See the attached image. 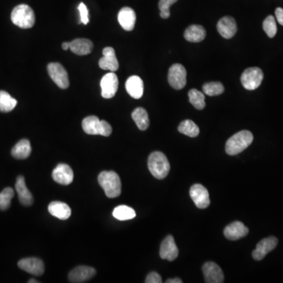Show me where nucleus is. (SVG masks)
Returning a JSON list of instances; mask_svg holds the SVG:
<instances>
[{
  "label": "nucleus",
  "instance_id": "14",
  "mask_svg": "<svg viewBox=\"0 0 283 283\" xmlns=\"http://www.w3.org/2000/svg\"><path fill=\"white\" fill-rule=\"evenodd\" d=\"M102 58L99 61V65L102 69L109 70L112 72L117 71L119 68V62L115 50L113 47H105L102 50Z\"/></svg>",
  "mask_w": 283,
  "mask_h": 283
},
{
  "label": "nucleus",
  "instance_id": "22",
  "mask_svg": "<svg viewBox=\"0 0 283 283\" xmlns=\"http://www.w3.org/2000/svg\"><path fill=\"white\" fill-rule=\"evenodd\" d=\"M17 193L19 197V201L25 206H30L33 203V194H31L29 189L25 184V178L22 176L17 178L16 184H15Z\"/></svg>",
  "mask_w": 283,
  "mask_h": 283
},
{
  "label": "nucleus",
  "instance_id": "21",
  "mask_svg": "<svg viewBox=\"0 0 283 283\" xmlns=\"http://www.w3.org/2000/svg\"><path fill=\"white\" fill-rule=\"evenodd\" d=\"M126 90L133 99H139L144 95V81L138 76H131L126 81Z\"/></svg>",
  "mask_w": 283,
  "mask_h": 283
},
{
  "label": "nucleus",
  "instance_id": "30",
  "mask_svg": "<svg viewBox=\"0 0 283 283\" xmlns=\"http://www.w3.org/2000/svg\"><path fill=\"white\" fill-rule=\"evenodd\" d=\"M113 216L119 221H124L134 219L136 214L131 207L127 205H119L113 210Z\"/></svg>",
  "mask_w": 283,
  "mask_h": 283
},
{
  "label": "nucleus",
  "instance_id": "13",
  "mask_svg": "<svg viewBox=\"0 0 283 283\" xmlns=\"http://www.w3.org/2000/svg\"><path fill=\"white\" fill-rule=\"evenodd\" d=\"M18 265L19 268L33 275L40 276L44 272V263L36 257L22 259L18 262Z\"/></svg>",
  "mask_w": 283,
  "mask_h": 283
},
{
  "label": "nucleus",
  "instance_id": "40",
  "mask_svg": "<svg viewBox=\"0 0 283 283\" xmlns=\"http://www.w3.org/2000/svg\"><path fill=\"white\" fill-rule=\"evenodd\" d=\"M61 47H62L64 50H68V49H69V43H68V42L63 43L62 44H61Z\"/></svg>",
  "mask_w": 283,
  "mask_h": 283
},
{
  "label": "nucleus",
  "instance_id": "15",
  "mask_svg": "<svg viewBox=\"0 0 283 283\" xmlns=\"http://www.w3.org/2000/svg\"><path fill=\"white\" fill-rule=\"evenodd\" d=\"M179 255V249L176 246L175 239L172 235H169L162 242L160 249V256L163 260L173 261L176 260Z\"/></svg>",
  "mask_w": 283,
  "mask_h": 283
},
{
  "label": "nucleus",
  "instance_id": "12",
  "mask_svg": "<svg viewBox=\"0 0 283 283\" xmlns=\"http://www.w3.org/2000/svg\"><path fill=\"white\" fill-rule=\"evenodd\" d=\"M204 281L207 283H222L224 274L222 269L214 262H207L202 267Z\"/></svg>",
  "mask_w": 283,
  "mask_h": 283
},
{
  "label": "nucleus",
  "instance_id": "37",
  "mask_svg": "<svg viewBox=\"0 0 283 283\" xmlns=\"http://www.w3.org/2000/svg\"><path fill=\"white\" fill-rule=\"evenodd\" d=\"M146 283H161L162 282V278L159 274L157 272H151L147 275L146 278Z\"/></svg>",
  "mask_w": 283,
  "mask_h": 283
},
{
  "label": "nucleus",
  "instance_id": "38",
  "mask_svg": "<svg viewBox=\"0 0 283 283\" xmlns=\"http://www.w3.org/2000/svg\"><path fill=\"white\" fill-rule=\"evenodd\" d=\"M276 19L278 21V23L281 25H283V9L281 8H278L275 10Z\"/></svg>",
  "mask_w": 283,
  "mask_h": 283
},
{
  "label": "nucleus",
  "instance_id": "6",
  "mask_svg": "<svg viewBox=\"0 0 283 283\" xmlns=\"http://www.w3.org/2000/svg\"><path fill=\"white\" fill-rule=\"evenodd\" d=\"M263 79V71L258 67H252L244 71L241 77V82L246 90L253 91L260 86Z\"/></svg>",
  "mask_w": 283,
  "mask_h": 283
},
{
  "label": "nucleus",
  "instance_id": "36",
  "mask_svg": "<svg viewBox=\"0 0 283 283\" xmlns=\"http://www.w3.org/2000/svg\"><path fill=\"white\" fill-rule=\"evenodd\" d=\"M79 10L80 15H81V22H82L84 25H88L89 23V13H88V9L85 4H80L78 7Z\"/></svg>",
  "mask_w": 283,
  "mask_h": 283
},
{
  "label": "nucleus",
  "instance_id": "17",
  "mask_svg": "<svg viewBox=\"0 0 283 283\" xmlns=\"http://www.w3.org/2000/svg\"><path fill=\"white\" fill-rule=\"evenodd\" d=\"M96 271L93 267L88 266H79L75 267L68 274V280L71 282L81 283L88 281L93 278Z\"/></svg>",
  "mask_w": 283,
  "mask_h": 283
},
{
  "label": "nucleus",
  "instance_id": "2",
  "mask_svg": "<svg viewBox=\"0 0 283 283\" xmlns=\"http://www.w3.org/2000/svg\"><path fill=\"white\" fill-rule=\"evenodd\" d=\"M98 180L109 198H115L121 194V182L116 172L113 171L101 172Z\"/></svg>",
  "mask_w": 283,
  "mask_h": 283
},
{
  "label": "nucleus",
  "instance_id": "34",
  "mask_svg": "<svg viewBox=\"0 0 283 283\" xmlns=\"http://www.w3.org/2000/svg\"><path fill=\"white\" fill-rule=\"evenodd\" d=\"M263 29L268 37H274L277 33V25H276L275 19L272 15L267 17L265 20L263 21Z\"/></svg>",
  "mask_w": 283,
  "mask_h": 283
},
{
  "label": "nucleus",
  "instance_id": "1",
  "mask_svg": "<svg viewBox=\"0 0 283 283\" xmlns=\"http://www.w3.org/2000/svg\"><path fill=\"white\" fill-rule=\"evenodd\" d=\"M253 141V134L247 130L239 131L234 134L227 141V154L231 156L237 155L245 151L252 144Z\"/></svg>",
  "mask_w": 283,
  "mask_h": 283
},
{
  "label": "nucleus",
  "instance_id": "32",
  "mask_svg": "<svg viewBox=\"0 0 283 283\" xmlns=\"http://www.w3.org/2000/svg\"><path fill=\"white\" fill-rule=\"evenodd\" d=\"M203 92L208 96H217L224 93V87L221 82H210L204 85Z\"/></svg>",
  "mask_w": 283,
  "mask_h": 283
},
{
  "label": "nucleus",
  "instance_id": "7",
  "mask_svg": "<svg viewBox=\"0 0 283 283\" xmlns=\"http://www.w3.org/2000/svg\"><path fill=\"white\" fill-rule=\"evenodd\" d=\"M47 72L52 81L61 89H66L69 87L68 74L59 63H50L47 65Z\"/></svg>",
  "mask_w": 283,
  "mask_h": 283
},
{
  "label": "nucleus",
  "instance_id": "29",
  "mask_svg": "<svg viewBox=\"0 0 283 283\" xmlns=\"http://www.w3.org/2000/svg\"><path fill=\"white\" fill-rule=\"evenodd\" d=\"M178 130L182 134L187 136L194 138L197 137L200 132L198 126L190 120H185L182 121L178 127Z\"/></svg>",
  "mask_w": 283,
  "mask_h": 283
},
{
  "label": "nucleus",
  "instance_id": "24",
  "mask_svg": "<svg viewBox=\"0 0 283 283\" xmlns=\"http://www.w3.org/2000/svg\"><path fill=\"white\" fill-rule=\"evenodd\" d=\"M48 211L53 217L65 221L71 216V208L68 204L61 201H53L48 205Z\"/></svg>",
  "mask_w": 283,
  "mask_h": 283
},
{
  "label": "nucleus",
  "instance_id": "26",
  "mask_svg": "<svg viewBox=\"0 0 283 283\" xmlns=\"http://www.w3.org/2000/svg\"><path fill=\"white\" fill-rule=\"evenodd\" d=\"M32 152L30 142L28 139H22L14 147L11 154L16 159H26L30 156Z\"/></svg>",
  "mask_w": 283,
  "mask_h": 283
},
{
  "label": "nucleus",
  "instance_id": "18",
  "mask_svg": "<svg viewBox=\"0 0 283 283\" xmlns=\"http://www.w3.org/2000/svg\"><path fill=\"white\" fill-rule=\"evenodd\" d=\"M249 233V229L239 221L231 223L224 229V236L229 240L235 241L242 239Z\"/></svg>",
  "mask_w": 283,
  "mask_h": 283
},
{
  "label": "nucleus",
  "instance_id": "41",
  "mask_svg": "<svg viewBox=\"0 0 283 283\" xmlns=\"http://www.w3.org/2000/svg\"><path fill=\"white\" fill-rule=\"evenodd\" d=\"M33 282L38 283V282H39V281H36V280H34V279H30V280H29V283H33Z\"/></svg>",
  "mask_w": 283,
  "mask_h": 283
},
{
  "label": "nucleus",
  "instance_id": "16",
  "mask_svg": "<svg viewBox=\"0 0 283 283\" xmlns=\"http://www.w3.org/2000/svg\"><path fill=\"white\" fill-rule=\"evenodd\" d=\"M74 177L72 169L65 164L57 165L52 172V178L54 181L65 186L72 183L74 181Z\"/></svg>",
  "mask_w": 283,
  "mask_h": 283
},
{
  "label": "nucleus",
  "instance_id": "33",
  "mask_svg": "<svg viewBox=\"0 0 283 283\" xmlns=\"http://www.w3.org/2000/svg\"><path fill=\"white\" fill-rule=\"evenodd\" d=\"M14 196L15 191L11 187H7L0 193V210L5 211L9 208Z\"/></svg>",
  "mask_w": 283,
  "mask_h": 283
},
{
  "label": "nucleus",
  "instance_id": "35",
  "mask_svg": "<svg viewBox=\"0 0 283 283\" xmlns=\"http://www.w3.org/2000/svg\"><path fill=\"white\" fill-rule=\"evenodd\" d=\"M178 0H160L159 4V9L161 13H160V15L164 19H167L170 17V8L172 4H174L175 3L177 2Z\"/></svg>",
  "mask_w": 283,
  "mask_h": 283
},
{
  "label": "nucleus",
  "instance_id": "10",
  "mask_svg": "<svg viewBox=\"0 0 283 283\" xmlns=\"http://www.w3.org/2000/svg\"><path fill=\"white\" fill-rule=\"evenodd\" d=\"M118 79L114 73H109L101 80L102 96L104 99H112L114 97L118 89Z\"/></svg>",
  "mask_w": 283,
  "mask_h": 283
},
{
  "label": "nucleus",
  "instance_id": "23",
  "mask_svg": "<svg viewBox=\"0 0 283 283\" xmlns=\"http://www.w3.org/2000/svg\"><path fill=\"white\" fill-rule=\"evenodd\" d=\"M93 43L88 39L79 38L69 43V50L77 55H87L93 50Z\"/></svg>",
  "mask_w": 283,
  "mask_h": 283
},
{
  "label": "nucleus",
  "instance_id": "39",
  "mask_svg": "<svg viewBox=\"0 0 283 283\" xmlns=\"http://www.w3.org/2000/svg\"><path fill=\"white\" fill-rule=\"evenodd\" d=\"M183 281H182L180 278H171V279H168L166 281V283H182Z\"/></svg>",
  "mask_w": 283,
  "mask_h": 283
},
{
  "label": "nucleus",
  "instance_id": "19",
  "mask_svg": "<svg viewBox=\"0 0 283 283\" xmlns=\"http://www.w3.org/2000/svg\"><path fill=\"white\" fill-rule=\"evenodd\" d=\"M237 24L232 17L226 16L221 18L217 24V30L219 33L225 38L231 39L237 33Z\"/></svg>",
  "mask_w": 283,
  "mask_h": 283
},
{
  "label": "nucleus",
  "instance_id": "9",
  "mask_svg": "<svg viewBox=\"0 0 283 283\" xmlns=\"http://www.w3.org/2000/svg\"><path fill=\"white\" fill-rule=\"evenodd\" d=\"M190 195L197 208L204 209L209 206V194L208 190L202 185H193L190 187Z\"/></svg>",
  "mask_w": 283,
  "mask_h": 283
},
{
  "label": "nucleus",
  "instance_id": "27",
  "mask_svg": "<svg viewBox=\"0 0 283 283\" xmlns=\"http://www.w3.org/2000/svg\"><path fill=\"white\" fill-rule=\"evenodd\" d=\"M131 117L135 122L138 129L141 131H146L149 127V116H148L147 110L144 108L138 107L134 109L131 113Z\"/></svg>",
  "mask_w": 283,
  "mask_h": 283
},
{
  "label": "nucleus",
  "instance_id": "11",
  "mask_svg": "<svg viewBox=\"0 0 283 283\" xmlns=\"http://www.w3.org/2000/svg\"><path fill=\"white\" fill-rule=\"evenodd\" d=\"M278 239L274 236H270L267 239H263V240L260 241L257 243L256 249L252 253L253 259L255 260H258V261L263 260L267 253L275 249L276 246L278 245Z\"/></svg>",
  "mask_w": 283,
  "mask_h": 283
},
{
  "label": "nucleus",
  "instance_id": "5",
  "mask_svg": "<svg viewBox=\"0 0 283 283\" xmlns=\"http://www.w3.org/2000/svg\"><path fill=\"white\" fill-rule=\"evenodd\" d=\"M83 129L88 134H100L108 137L111 134L113 129L106 120H100L96 116H89L82 121Z\"/></svg>",
  "mask_w": 283,
  "mask_h": 283
},
{
  "label": "nucleus",
  "instance_id": "25",
  "mask_svg": "<svg viewBox=\"0 0 283 283\" xmlns=\"http://www.w3.org/2000/svg\"><path fill=\"white\" fill-rule=\"evenodd\" d=\"M205 36H206V31L201 25H190L184 32L185 39L191 43L201 42Z\"/></svg>",
  "mask_w": 283,
  "mask_h": 283
},
{
  "label": "nucleus",
  "instance_id": "8",
  "mask_svg": "<svg viewBox=\"0 0 283 283\" xmlns=\"http://www.w3.org/2000/svg\"><path fill=\"white\" fill-rule=\"evenodd\" d=\"M169 85L176 90H181L186 85V70L181 64H174L170 67L168 75Z\"/></svg>",
  "mask_w": 283,
  "mask_h": 283
},
{
  "label": "nucleus",
  "instance_id": "20",
  "mask_svg": "<svg viewBox=\"0 0 283 283\" xmlns=\"http://www.w3.org/2000/svg\"><path fill=\"white\" fill-rule=\"evenodd\" d=\"M118 22L124 30L132 31L136 22V15L134 10L131 8H123L118 13Z\"/></svg>",
  "mask_w": 283,
  "mask_h": 283
},
{
  "label": "nucleus",
  "instance_id": "28",
  "mask_svg": "<svg viewBox=\"0 0 283 283\" xmlns=\"http://www.w3.org/2000/svg\"><path fill=\"white\" fill-rule=\"evenodd\" d=\"M18 104L16 99L11 96L9 93L0 91V112L9 113L15 109Z\"/></svg>",
  "mask_w": 283,
  "mask_h": 283
},
{
  "label": "nucleus",
  "instance_id": "3",
  "mask_svg": "<svg viewBox=\"0 0 283 283\" xmlns=\"http://www.w3.org/2000/svg\"><path fill=\"white\" fill-rule=\"evenodd\" d=\"M148 169L151 174L158 179H163L170 171L169 160L163 153L153 152L148 158Z\"/></svg>",
  "mask_w": 283,
  "mask_h": 283
},
{
  "label": "nucleus",
  "instance_id": "31",
  "mask_svg": "<svg viewBox=\"0 0 283 283\" xmlns=\"http://www.w3.org/2000/svg\"><path fill=\"white\" fill-rule=\"evenodd\" d=\"M188 96L190 103L196 109L201 110L205 107V102H204L205 97L202 92H199L197 89H191L189 92Z\"/></svg>",
  "mask_w": 283,
  "mask_h": 283
},
{
  "label": "nucleus",
  "instance_id": "4",
  "mask_svg": "<svg viewBox=\"0 0 283 283\" xmlns=\"http://www.w3.org/2000/svg\"><path fill=\"white\" fill-rule=\"evenodd\" d=\"M11 21L19 28L31 29L36 22L34 11L26 4L17 6L11 13Z\"/></svg>",
  "mask_w": 283,
  "mask_h": 283
}]
</instances>
